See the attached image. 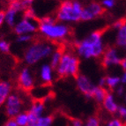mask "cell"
<instances>
[{"mask_svg":"<svg viewBox=\"0 0 126 126\" xmlns=\"http://www.w3.org/2000/svg\"><path fill=\"white\" fill-rule=\"evenodd\" d=\"M44 110H45L44 101H42V100H35L34 102L32 103V105L28 111L34 114L38 117H41L42 116L43 112H44Z\"/></svg>","mask_w":126,"mask_h":126,"instance_id":"obj_18","label":"cell"},{"mask_svg":"<svg viewBox=\"0 0 126 126\" xmlns=\"http://www.w3.org/2000/svg\"><path fill=\"white\" fill-rule=\"evenodd\" d=\"M120 79H121V84L122 85H126V71L125 72H124V73L122 74V76L120 77Z\"/></svg>","mask_w":126,"mask_h":126,"instance_id":"obj_36","label":"cell"},{"mask_svg":"<svg viewBox=\"0 0 126 126\" xmlns=\"http://www.w3.org/2000/svg\"><path fill=\"white\" fill-rule=\"evenodd\" d=\"M24 107L23 99L16 92H12L4 103V111L9 119H13L15 116L22 112Z\"/></svg>","mask_w":126,"mask_h":126,"instance_id":"obj_6","label":"cell"},{"mask_svg":"<svg viewBox=\"0 0 126 126\" xmlns=\"http://www.w3.org/2000/svg\"><path fill=\"white\" fill-rule=\"evenodd\" d=\"M71 123H72V126H84V123L79 118H73L71 120Z\"/></svg>","mask_w":126,"mask_h":126,"instance_id":"obj_32","label":"cell"},{"mask_svg":"<svg viewBox=\"0 0 126 126\" xmlns=\"http://www.w3.org/2000/svg\"><path fill=\"white\" fill-rule=\"evenodd\" d=\"M15 123L18 126H27L28 125V113L27 111H22L15 116Z\"/></svg>","mask_w":126,"mask_h":126,"instance_id":"obj_21","label":"cell"},{"mask_svg":"<svg viewBox=\"0 0 126 126\" xmlns=\"http://www.w3.org/2000/svg\"><path fill=\"white\" fill-rule=\"evenodd\" d=\"M101 104H102L103 109H105V111H107V113H109V115H116L119 105L116 102L115 96L112 93H108L107 96Z\"/></svg>","mask_w":126,"mask_h":126,"instance_id":"obj_13","label":"cell"},{"mask_svg":"<svg viewBox=\"0 0 126 126\" xmlns=\"http://www.w3.org/2000/svg\"><path fill=\"white\" fill-rule=\"evenodd\" d=\"M109 90L106 87H101L99 86H95L94 92H93V99L97 103L101 104L104 101V99L107 96Z\"/></svg>","mask_w":126,"mask_h":126,"instance_id":"obj_17","label":"cell"},{"mask_svg":"<svg viewBox=\"0 0 126 126\" xmlns=\"http://www.w3.org/2000/svg\"><path fill=\"white\" fill-rule=\"evenodd\" d=\"M124 49H125V51H126V46H125V47H124Z\"/></svg>","mask_w":126,"mask_h":126,"instance_id":"obj_40","label":"cell"},{"mask_svg":"<svg viewBox=\"0 0 126 126\" xmlns=\"http://www.w3.org/2000/svg\"><path fill=\"white\" fill-rule=\"evenodd\" d=\"M3 126H18V125H17V124L15 123L14 119H9L4 123V124Z\"/></svg>","mask_w":126,"mask_h":126,"instance_id":"obj_33","label":"cell"},{"mask_svg":"<svg viewBox=\"0 0 126 126\" xmlns=\"http://www.w3.org/2000/svg\"><path fill=\"white\" fill-rule=\"evenodd\" d=\"M102 36V32L96 30L77 42L75 48L78 57L84 59L100 58L102 57L106 49Z\"/></svg>","mask_w":126,"mask_h":126,"instance_id":"obj_1","label":"cell"},{"mask_svg":"<svg viewBox=\"0 0 126 126\" xmlns=\"http://www.w3.org/2000/svg\"><path fill=\"white\" fill-rule=\"evenodd\" d=\"M75 79L76 86L79 91L84 95L86 99H93V92L95 87V85H94L90 79L87 76L80 73H79Z\"/></svg>","mask_w":126,"mask_h":126,"instance_id":"obj_11","label":"cell"},{"mask_svg":"<svg viewBox=\"0 0 126 126\" xmlns=\"http://www.w3.org/2000/svg\"><path fill=\"white\" fill-rule=\"evenodd\" d=\"M116 45L117 48H124L126 46V22L116 30Z\"/></svg>","mask_w":126,"mask_h":126,"instance_id":"obj_16","label":"cell"},{"mask_svg":"<svg viewBox=\"0 0 126 126\" xmlns=\"http://www.w3.org/2000/svg\"><path fill=\"white\" fill-rule=\"evenodd\" d=\"M27 1H30V2H34V0H27Z\"/></svg>","mask_w":126,"mask_h":126,"instance_id":"obj_39","label":"cell"},{"mask_svg":"<svg viewBox=\"0 0 126 126\" xmlns=\"http://www.w3.org/2000/svg\"><path fill=\"white\" fill-rule=\"evenodd\" d=\"M55 50L52 42L34 41L26 48L23 54V61L27 66L34 65L43 59L49 57Z\"/></svg>","mask_w":126,"mask_h":126,"instance_id":"obj_2","label":"cell"},{"mask_svg":"<svg viewBox=\"0 0 126 126\" xmlns=\"http://www.w3.org/2000/svg\"><path fill=\"white\" fill-rule=\"evenodd\" d=\"M63 52H64V50H63L62 48H55V50L51 54L49 64H50V66L54 70L57 69V65L60 63V60H61V57L63 56Z\"/></svg>","mask_w":126,"mask_h":126,"instance_id":"obj_19","label":"cell"},{"mask_svg":"<svg viewBox=\"0 0 126 126\" xmlns=\"http://www.w3.org/2000/svg\"><path fill=\"white\" fill-rule=\"evenodd\" d=\"M106 78V87L108 90H115L121 84V79L119 76L109 75Z\"/></svg>","mask_w":126,"mask_h":126,"instance_id":"obj_20","label":"cell"},{"mask_svg":"<svg viewBox=\"0 0 126 126\" xmlns=\"http://www.w3.org/2000/svg\"><path fill=\"white\" fill-rule=\"evenodd\" d=\"M39 78L45 85H51L54 79V69L49 63H43L39 70Z\"/></svg>","mask_w":126,"mask_h":126,"instance_id":"obj_12","label":"cell"},{"mask_svg":"<svg viewBox=\"0 0 126 126\" xmlns=\"http://www.w3.org/2000/svg\"><path fill=\"white\" fill-rule=\"evenodd\" d=\"M116 0H101V4L106 10H110L116 6Z\"/></svg>","mask_w":126,"mask_h":126,"instance_id":"obj_28","label":"cell"},{"mask_svg":"<svg viewBox=\"0 0 126 126\" xmlns=\"http://www.w3.org/2000/svg\"><path fill=\"white\" fill-rule=\"evenodd\" d=\"M125 22H126V20H124V19H119V20H116L112 24V27H113L115 30H118L120 27H122V26L125 23Z\"/></svg>","mask_w":126,"mask_h":126,"instance_id":"obj_31","label":"cell"},{"mask_svg":"<svg viewBox=\"0 0 126 126\" xmlns=\"http://www.w3.org/2000/svg\"><path fill=\"white\" fill-rule=\"evenodd\" d=\"M104 11H105V9L102 7L101 3L96 2V1H92V2L86 4L83 7L81 20L90 21L97 19L104 13Z\"/></svg>","mask_w":126,"mask_h":126,"instance_id":"obj_9","label":"cell"},{"mask_svg":"<svg viewBox=\"0 0 126 126\" xmlns=\"http://www.w3.org/2000/svg\"><path fill=\"white\" fill-rule=\"evenodd\" d=\"M98 86L101 87H105L106 86V78L105 77H101L98 81Z\"/></svg>","mask_w":126,"mask_h":126,"instance_id":"obj_34","label":"cell"},{"mask_svg":"<svg viewBox=\"0 0 126 126\" xmlns=\"http://www.w3.org/2000/svg\"><path fill=\"white\" fill-rule=\"evenodd\" d=\"M83 4L79 0H63L60 4L56 13L58 22L74 23L81 20Z\"/></svg>","mask_w":126,"mask_h":126,"instance_id":"obj_3","label":"cell"},{"mask_svg":"<svg viewBox=\"0 0 126 126\" xmlns=\"http://www.w3.org/2000/svg\"><path fill=\"white\" fill-rule=\"evenodd\" d=\"M4 23V11H0V27Z\"/></svg>","mask_w":126,"mask_h":126,"instance_id":"obj_35","label":"cell"},{"mask_svg":"<svg viewBox=\"0 0 126 126\" xmlns=\"http://www.w3.org/2000/svg\"><path fill=\"white\" fill-rule=\"evenodd\" d=\"M38 31L42 36L50 42H58L64 41L71 34V27L65 23L56 22L54 24L39 23Z\"/></svg>","mask_w":126,"mask_h":126,"instance_id":"obj_4","label":"cell"},{"mask_svg":"<svg viewBox=\"0 0 126 126\" xmlns=\"http://www.w3.org/2000/svg\"><path fill=\"white\" fill-rule=\"evenodd\" d=\"M34 34H20V35H17L16 38V42L18 43H31L34 41Z\"/></svg>","mask_w":126,"mask_h":126,"instance_id":"obj_23","label":"cell"},{"mask_svg":"<svg viewBox=\"0 0 126 126\" xmlns=\"http://www.w3.org/2000/svg\"><path fill=\"white\" fill-rule=\"evenodd\" d=\"M105 126H124V124L118 117H112L106 123Z\"/></svg>","mask_w":126,"mask_h":126,"instance_id":"obj_29","label":"cell"},{"mask_svg":"<svg viewBox=\"0 0 126 126\" xmlns=\"http://www.w3.org/2000/svg\"><path fill=\"white\" fill-rule=\"evenodd\" d=\"M122 61V57H120L118 48L116 47H109L106 48L105 52L103 53L101 57V65L103 68L113 67L116 65H120Z\"/></svg>","mask_w":126,"mask_h":126,"instance_id":"obj_10","label":"cell"},{"mask_svg":"<svg viewBox=\"0 0 126 126\" xmlns=\"http://www.w3.org/2000/svg\"><path fill=\"white\" fill-rule=\"evenodd\" d=\"M115 91H116V94L117 96L121 97V96H124V91H125V88H124V86L122 84H120L119 86L116 87V89H115Z\"/></svg>","mask_w":126,"mask_h":126,"instance_id":"obj_30","label":"cell"},{"mask_svg":"<svg viewBox=\"0 0 126 126\" xmlns=\"http://www.w3.org/2000/svg\"><path fill=\"white\" fill-rule=\"evenodd\" d=\"M38 28H39V20L22 18L20 20L16 22L15 26L13 27V32L17 35L26 34H34L38 31Z\"/></svg>","mask_w":126,"mask_h":126,"instance_id":"obj_7","label":"cell"},{"mask_svg":"<svg viewBox=\"0 0 126 126\" xmlns=\"http://www.w3.org/2000/svg\"><path fill=\"white\" fill-rule=\"evenodd\" d=\"M34 126H37V125H34Z\"/></svg>","mask_w":126,"mask_h":126,"instance_id":"obj_42","label":"cell"},{"mask_svg":"<svg viewBox=\"0 0 126 126\" xmlns=\"http://www.w3.org/2000/svg\"><path fill=\"white\" fill-rule=\"evenodd\" d=\"M120 65H121L122 69L124 70V72H125V71H126V57H124V58H122V61H121Z\"/></svg>","mask_w":126,"mask_h":126,"instance_id":"obj_37","label":"cell"},{"mask_svg":"<svg viewBox=\"0 0 126 126\" xmlns=\"http://www.w3.org/2000/svg\"><path fill=\"white\" fill-rule=\"evenodd\" d=\"M18 13H19L17 11H15L14 9L8 6V8L4 11V23H6L8 27L13 28V27L17 22L16 18H17Z\"/></svg>","mask_w":126,"mask_h":126,"instance_id":"obj_15","label":"cell"},{"mask_svg":"<svg viewBox=\"0 0 126 126\" xmlns=\"http://www.w3.org/2000/svg\"><path fill=\"white\" fill-rule=\"evenodd\" d=\"M13 90V85L9 81H2L0 84V108L6 101Z\"/></svg>","mask_w":126,"mask_h":126,"instance_id":"obj_14","label":"cell"},{"mask_svg":"<svg viewBox=\"0 0 126 126\" xmlns=\"http://www.w3.org/2000/svg\"><path fill=\"white\" fill-rule=\"evenodd\" d=\"M117 115L118 118L123 122L124 126H126V107L125 106H119L117 110Z\"/></svg>","mask_w":126,"mask_h":126,"instance_id":"obj_26","label":"cell"},{"mask_svg":"<svg viewBox=\"0 0 126 126\" xmlns=\"http://www.w3.org/2000/svg\"><path fill=\"white\" fill-rule=\"evenodd\" d=\"M54 117L51 115H47V116H42L39 117L37 121V126H52Z\"/></svg>","mask_w":126,"mask_h":126,"instance_id":"obj_22","label":"cell"},{"mask_svg":"<svg viewBox=\"0 0 126 126\" xmlns=\"http://www.w3.org/2000/svg\"><path fill=\"white\" fill-rule=\"evenodd\" d=\"M84 126H101L100 118L95 116H89L84 124Z\"/></svg>","mask_w":126,"mask_h":126,"instance_id":"obj_25","label":"cell"},{"mask_svg":"<svg viewBox=\"0 0 126 126\" xmlns=\"http://www.w3.org/2000/svg\"><path fill=\"white\" fill-rule=\"evenodd\" d=\"M79 64L80 61L78 56L71 51H64L56 69V72L59 78H76L79 73Z\"/></svg>","mask_w":126,"mask_h":126,"instance_id":"obj_5","label":"cell"},{"mask_svg":"<svg viewBox=\"0 0 126 126\" xmlns=\"http://www.w3.org/2000/svg\"><path fill=\"white\" fill-rule=\"evenodd\" d=\"M18 86L22 91L30 92L34 87V78L32 71L28 66H25L18 74Z\"/></svg>","mask_w":126,"mask_h":126,"instance_id":"obj_8","label":"cell"},{"mask_svg":"<svg viewBox=\"0 0 126 126\" xmlns=\"http://www.w3.org/2000/svg\"><path fill=\"white\" fill-rule=\"evenodd\" d=\"M11 51V44L8 41L0 39V52L3 54H8Z\"/></svg>","mask_w":126,"mask_h":126,"instance_id":"obj_24","label":"cell"},{"mask_svg":"<svg viewBox=\"0 0 126 126\" xmlns=\"http://www.w3.org/2000/svg\"><path fill=\"white\" fill-rule=\"evenodd\" d=\"M57 22V19L56 18V16H51V15H47L42 17L41 19H39V23H42V24H54Z\"/></svg>","mask_w":126,"mask_h":126,"instance_id":"obj_27","label":"cell"},{"mask_svg":"<svg viewBox=\"0 0 126 126\" xmlns=\"http://www.w3.org/2000/svg\"><path fill=\"white\" fill-rule=\"evenodd\" d=\"M124 101H125V103H126V94H124Z\"/></svg>","mask_w":126,"mask_h":126,"instance_id":"obj_38","label":"cell"},{"mask_svg":"<svg viewBox=\"0 0 126 126\" xmlns=\"http://www.w3.org/2000/svg\"><path fill=\"white\" fill-rule=\"evenodd\" d=\"M1 82H2V81H1V80H0V84H1Z\"/></svg>","mask_w":126,"mask_h":126,"instance_id":"obj_41","label":"cell"}]
</instances>
